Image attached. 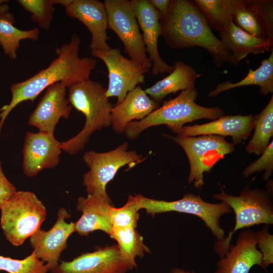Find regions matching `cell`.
<instances>
[{"mask_svg":"<svg viewBox=\"0 0 273 273\" xmlns=\"http://www.w3.org/2000/svg\"><path fill=\"white\" fill-rule=\"evenodd\" d=\"M111 203V200L95 194L79 197L76 208L82 212V215L75 222V231L85 236L100 230L110 236L113 228L109 216Z\"/></svg>","mask_w":273,"mask_h":273,"instance_id":"21","label":"cell"},{"mask_svg":"<svg viewBox=\"0 0 273 273\" xmlns=\"http://www.w3.org/2000/svg\"><path fill=\"white\" fill-rule=\"evenodd\" d=\"M254 116L249 115L222 116L210 122L184 126L177 133L183 136L215 135L232 138L233 144H239L250 135L253 128Z\"/></svg>","mask_w":273,"mask_h":273,"instance_id":"20","label":"cell"},{"mask_svg":"<svg viewBox=\"0 0 273 273\" xmlns=\"http://www.w3.org/2000/svg\"><path fill=\"white\" fill-rule=\"evenodd\" d=\"M65 9L68 16L80 21L89 31L90 50L110 49L107 43L108 18L104 3L98 0H70Z\"/></svg>","mask_w":273,"mask_h":273,"instance_id":"17","label":"cell"},{"mask_svg":"<svg viewBox=\"0 0 273 273\" xmlns=\"http://www.w3.org/2000/svg\"><path fill=\"white\" fill-rule=\"evenodd\" d=\"M16 188L5 175L0 161V208L16 192Z\"/></svg>","mask_w":273,"mask_h":273,"instance_id":"35","label":"cell"},{"mask_svg":"<svg viewBox=\"0 0 273 273\" xmlns=\"http://www.w3.org/2000/svg\"><path fill=\"white\" fill-rule=\"evenodd\" d=\"M272 4L268 0H237L233 21L250 35L273 40Z\"/></svg>","mask_w":273,"mask_h":273,"instance_id":"18","label":"cell"},{"mask_svg":"<svg viewBox=\"0 0 273 273\" xmlns=\"http://www.w3.org/2000/svg\"><path fill=\"white\" fill-rule=\"evenodd\" d=\"M170 273H195L194 271L185 270L181 268L177 267L171 269Z\"/></svg>","mask_w":273,"mask_h":273,"instance_id":"38","label":"cell"},{"mask_svg":"<svg viewBox=\"0 0 273 273\" xmlns=\"http://www.w3.org/2000/svg\"><path fill=\"white\" fill-rule=\"evenodd\" d=\"M110 237L118 243L121 258L132 268L136 266L135 258L142 257L149 249L143 242L140 234L134 228L113 227Z\"/></svg>","mask_w":273,"mask_h":273,"instance_id":"27","label":"cell"},{"mask_svg":"<svg viewBox=\"0 0 273 273\" xmlns=\"http://www.w3.org/2000/svg\"><path fill=\"white\" fill-rule=\"evenodd\" d=\"M67 90L71 106L85 117L82 129L61 144V150L70 155H75L83 149L95 131L111 125L113 105L106 96V88L90 78L68 86Z\"/></svg>","mask_w":273,"mask_h":273,"instance_id":"3","label":"cell"},{"mask_svg":"<svg viewBox=\"0 0 273 273\" xmlns=\"http://www.w3.org/2000/svg\"><path fill=\"white\" fill-rule=\"evenodd\" d=\"M193 2L209 24L219 32L227 27L233 20L237 0H195Z\"/></svg>","mask_w":273,"mask_h":273,"instance_id":"29","label":"cell"},{"mask_svg":"<svg viewBox=\"0 0 273 273\" xmlns=\"http://www.w3.org/2000/svg\"><path fill=\"white\" fill-rule=\"evenodd\" d=\"M61 144L54 134L27 132L23 148L24 174L33 177L42 170L56 167L60 161Z\"/></svg>","mask_w":273,"mask_h":273,"instance_id":"13","label":"cell"},{"mask_svg":"<svg viewBox=\"0 0 273 273\" xmlns=\"http://www.w3.org/2000/svg\"><path fill=\"white\" fill-rule=\"evenodd\" d=\"M170 137L185 152L190 164L188 181L199 189L204 184V173L210 172L214 164L235 150L233 144L215 135Z\"/></svg>","mask_w":273,"mask_h":273,"instance_id":"9","label":"cell"},{"mask_svg":"<svg viewBox=\"0 0 273 273\" xmlns=\"http://www.w3.org/2000/svg\"><path fill=\"white\" fill-rule=\"evenodd\" d=\"M92 56L101 60L108 72V85L105 93L107 98H117L121 102L128 92L145 80L149 70L143 65L122 55L118 49L109 50H90Z\"/></svg>","mask_w":273,"mask_h":273,"instance_id":"11","label":"cell"},{"mask_svg":"<svg viewBox=\"0 0 273 273\" xmlns=\"http://www.w3.org/2000/svg\"><path fill=\"white\" fill-rule=\"evenodd\" d=\"M213 198L226 203L233 210L236 216L234 229L229 232L226 237L218 240L214 245V251L223 257L228 251L234 234L240 229H248L260 224L273 223V205L268 194L259 189H243L239 196L225 193L213 195Z\"/></svg>","mask_w":273,"mask_h":273,"instance_id":"5","label":"cell"},{"mask_svg":"<svg viewBox=\"0 0 273 273\" xmlns=\"http://www.w3.org/2000/svg\"><path fill=\"white\" fill-rule=\"evenodd\" d=\"M161 35L171 48L183 49L199 47L213 57L216 66L232 64V55L192 1L171 0L166 16L160 20Z\"/></svg>","mask_w":273,"mask_h":273,"instance_id":"2","label":"cell"},{"mask_svg":"<svg viewBox=\"0 0 273 273\" xmlns=\"http://www.w3.org/2000/svg\"><path fill=\"white\" fill-rule=\"evenodd\" d=\"M15 18L9 12L0 14V45L4 54L12 60L17 57V51L22 40L39 39V30L35 27L28 30H21L14 26Z\"/></svg>","mask_w":273,"mask_h":273,"instance_id":"26","label":"cell"},{"mask_svg":"<svg viewBox=\"0 0 273 273\" xmlns=\"http://www.w3.org/2000/svg\"><path fill=\"white\" fill-rule=\"evenodd\" d=\"M140 207L136 195L129 196L126 203L120 208L111 206L109 216L113 227H130L135 229Z\"/></svg>","mask_w":273,"mask_h":273,"instance_id":"32","label":"cell"},{"mask_svg":"<svg viewBox=\"0 0 273 273\" xmlns=\"http://www.w3.org/2000/svg\"><path fill=\"white\" fill-rule=\"evenodd\" d=\"M219 33L220 40L231 54L232 64L235 66L250 54L257 55L272 49L273 40L250 35L233 20Z\"/></svg>","mask_w":273,"mask_h":273,"instance_id":"23","label":"cell"},{"mask_svg":"<svg viewBox=\"0 0 273 273\" xmlns=\"http://www.w3.org/2000/svg\"><path fill=\"white\" fill-rule=\"evenodd\" d=\"M265 170L263 178L266 180L271 176L273 170V141L263 150L261 155L256 161L250 163L243 170L242 175L247 177L257 172Z\"/></svg>","mask_w":273,"mask_h":273,"instance_id":"33","label":"cell"},{"mask_svg":"<svg viewBox=\"0 0 273 273\" xmlns=\"http://www.w3.org/2000/svg\"><path fill=\"white\" fill-rule=\"evenodd\" d=\"M17 2L31 14L32 21L40 28L48 30L50 27L55 9L52 0H18Z\"/></svg>","mask_w":273,"mask_h":273,"instance_id":"31","label":"cell"},{"mask_svg":"<svg viewBox=\"0 0 273 273\" xmlns=\"http://www.w3.org/2000/svg\"><path fill=\"white\" fill-rule=\"evenodd\" d=\"M151 4L158 11L160 20L167 14L171 0H149Z\"/></svg>","mask_w":273,"mask_h":273,"instance_id":"36","label":"cell"},{"mask_svg":"<svg viewBox=\"0 0 273 273\" xmlns=\"http://www.w3.org/2000/svg\"><path fill=\"white\" fill-rule=\"evenodd\" d=\"M254 132L245 147L247 153L260 155L269 145L273 135V96L263 110L254 116Z\"/></svg>","mask_w":273,"mask_h":273,"instance_id":"28","label":"cell"},{"mask_svg":"<svg viewBox=\"0 0 273 273\" xmlns=\"http://www.w3.org/2000/svg\"><path fill=\"white\" fill-rule=\"evenodd\" d=\"M80 43V37L72 34L69 42L57 48V57L47 68L25 80L11 85V100L0 109V133L8 114L21 102H33L43 90L55 83L62 82L68 87L89 79L97 61L90 57H79Z\"/></svg>","mask_w":273,"mask_h":273,"instance_id":"1","label":"cell"},{"mask_svg":"<svg viewBox=\"0 0 273 273\" xmlns=\"http://www.w3.org/2000/svg\"><path fill=\"white\" fill-rule=\"evenodd\" d=\"M159 107L139 85L127 93L124 99L111 110L113 130L122 133L127 125L133 120H141Z\"/></svg>","mask_w":273,"mask_h":273,"instance_id":"22","label":"cell"},{"mask_svg":"<svg viewBox=\"0 0 273 273\" xmlns=\"http://www.w3.org/2000/svg\"><path fill=\"white\" fill-rule=\"evenodd\" d=\"M173 67L167 76L145 90L152 100L159 103L168 95L195 85L196 78L202 75L197 74L194 68L181 61H176Z\"/></svg>","mask_w":273,"mask_h":273,"instance_id":"24","label":"cell"},{"mask_svg":"<svg viewBox=\"0 0 273 273\" xmlns=\"http://www.w3.org/2000/svg\"><path fill=\"white\" fill-rule=\"evenodd\" d=\"M67 86L59 82L45 89V93L30 114L28 123L39 131L54 134L61 117H69L72 106L67 98Z\"/></svg>","mask_w":273,"mask_h":273,"instance_id":"16","label":"cell"},{"mask_svg":"<svg viewBox=\"0 0 273 273\" xmlns=\"http://www.w3.org/2000/svg\"><path fill=\"white\" fill-rule=\"evenodd\" d=\"M132 8L138 21L148 57L152 63L151 73L153 75L170 73L173 66L165 63L160 57L158 49V40L161 35L160 17L158 11L149 0H131Z\"/></svg>","mask_w":273,"mask_h":273,"instance_id":"15","label":"cell"},{"mask_svg":"<svg viewBox=\"0 0 273 273\" xmlns=\"http://www.w3.org/2000/svg\"><path fill=\"white\" fill-rule=\"evenodd\" d=\"M70 216L65 208H60L51 229L47 231L39 229L29 238L32 252L38 259L49 264L52 269L58 264L61 253L67 247L69 237L75 232V222L65 221Z\"/></svg>","mask_w":273,"mask_h":273,"instance_id":"12","label":"cell"},{"mask_svg":"<svg viewBox=\"0 0 273 273\" xmlns=\"http://www.w3.org/2000/svg\"><path fill=\"white\" fill-rule=\"evenodd\" d=\"M255 232L244 229L238 236L236 244L217 262L214 273H249L255 265L262 267V255L257 249Z\"/></svg>","mask_w":273,"mask_h":273,"instance_id":"19","label":"cell"},{"mask_svg":"<svg viewBox=\"0 0 273 273\" xmlns=\"http://www.w3.org/2000/svg\"><path fill=\"white\" fill-rule=\"evenodd\" d=\"M256 85L260 87L262 95L265 96L273 92V50L267 59L263 60L260 66L253 70L249 69L246 76L239 82L224 81L219 83L208 95L214 97L219 93L238 87Z\"/></svg>","mask_w":273,"mask_h":273,"instance_id":"25","label":"cell"},{"mask_svg":"<svg viewBox=\"0 0 273 273\" xmlns=\"http://www.w3.org/2000/svg\"><path fill=\"white\" fill-rule=\"evenodd\" d=\"M269 228L268 225H265L260 230L255 232L263 269L273 264V235L269 233Z\"/></svg>","mask_w":273,"mask_h":273,"instance_id":"34","label":"cell"},{"mask_svg":"<svg viewBox=\"0 0 273 273\" xmlns=\"http://www.w3.org/2000/svg\"><path fill=\"white\" fill-rule=\"evenodd\" d=\"M140 208L145 209L148 214L167 212H178L196 215L205 223V225L218 240L224 238V231L221 228L220 217L232 211L225 203H209L203 200L199 195L187 193L179 200L166 201L147 198L142 195H136Z\"/></svg>","mask_w":273,"mask_h":273,"instance_id":"8","label":"cell"},{"mask_svg":"<svg viewBox=\"0 0 273 273\" xmlns=\"http://www.w3.org/2000/svg\"><path fill=\"white\" fill-rule=\"evenodd\" d=\"M128 144L125 142L108 152L84 153L83 160L89 168L83 176V184L87 194L97 195L110 200L106 187L118 170L125 165L133 167L145 160L135 151H128Z\"/></svg>","mask_w":273,"mask_h":273,"instance_id":"7","label":"cell"},{"mask_svg":"<svg viewBox=\"0 0 273 273\" xmlns=\"http://www.w3.org/2000/svg\"><path fill=\"white\" fill-rule=\"evenodd\" d=\"M198 95L195 85L182 90L178 96L165 101L161 107L144 119L129 122L123 132L128 138L133 140L148 128L166 125L177 133L186 123L202 118L214 120L222 116L224 111L219 107H205L196 104Z\"/></svg>","mask_w":273,"mask_h":273,"instance_id":"4","label":"cell"},{"mask_svg":"<svg viewBox=\"0 0 273 273\" xmlns=\"http://www.w3.org/2000/svg\"><path fill=\"white\" fill-rule=\"evenodd\" d=\"M103 3L107 14L108 29L114 32L119 38L130 59L149 70L152 64L147 55L130 1L106 0Z\"/></svg>","mask_w":273,"mask_h":273,"instance_id":"10","label":"cell"},{"mask_svg":"<svg viewBox=\"0 0 273 273\" xmlns=\"http://www.w3.org/2000/svg\"><path fill=\"white\" fill-rule=\"evenodd\" d=\"M130 266L121 257L118 246L83 253L70 261H62L51 273H125Z\"/></svg>","mask_w":273,"mask_h":273,"instance_id":"14","label":"cell"},{"mask_svg":"<svg viewBox=\"0 0 273 273\" xmlns=\"http://www.w3.org/2000/svg\"><path fill=\"white\" fill-rule=\"evenodd\" d=\"M51 269L49 264L38 259L33 252L21 260L0 256V270L8 273H47Z\"/></svg>","mask_w":273,"mask_h":273,"instance_id":"30","label":"cell"},{"mask_svg":"<svg viewBox=\"0 0 273 273\" xmlns=\"http://www.w3.org/2000/svg\"><path fill=\"white\" fill-rule=\"evenodd\" d=\"M7 2L6 0H0V14L9 11V6L6 4Z\"/></svg>","mask_w":273,"mask_h":273,"instance_id":"37","label":"cell"},{"mask_svg":"<svg viewBox=\"0 0 273 273\" xmlns=\"http://www.w3.org/2000/svg\"><path fill=\"white\" fill-rule=\"evenodd\" d=\"M0 209L4 235L15 246L21 245L40 229L47 215L43 203L29 191H16Z\"/></svg>","mask_w":273,"mask_h":273,"instance_id":"6","label":"cell"}]
</instances>
